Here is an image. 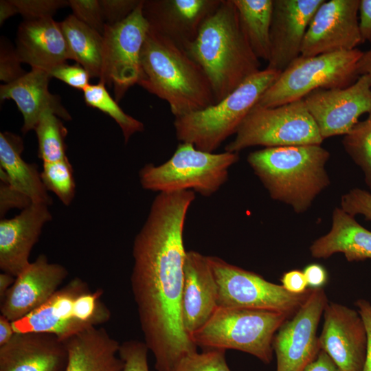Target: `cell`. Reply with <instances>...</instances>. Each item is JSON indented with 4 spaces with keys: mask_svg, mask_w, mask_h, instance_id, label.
I'll return each instance as SVG.
<instances>
[{
    "mask_svg": "<svg viewBox=\"0 0 371 371\" xmlns=\"http://www.w3.org/2000/svg\"><path fill=\"white\" fill-rule=\"evenodd\" d=\"M194 199L191 190L159 192L133 241L131 289L157 371H174L184 356L197 351L181 317L183 234Z\"/></svg>",
    "mask_w": 371,
    "mask_h": 371,
    "instance_id": "6da1fadb",
    "label": "cell"
},
{
    "mask_svg": "<svg viewBox=\"0 0 371 371\" xmlns=\"http://www.w3.org/2000/svg\"><path fill=\"white\" fill-rule=\"evenodd\" d=\"M186 52L205 73L216 103L260 71L233 0L221 1Z\"/></svg>",
    "mask_w": 371,
    "mask_h": 371,
    "instance_id": "7a4b0ae2",
    "label": "cell"
},
{
    "mask_svg": "<svg viewBox=\"0 0 371 371\" xmlns=\"http://www.w3.org/2000/svg\"><path fill=\"white\" fill-rule=\"evenodd\" d=\"M137 85L169 104L175 117L216 103L205 73L183 49L149 28Z\"/></svg>",
    "mask_w": 371,
    "mask_h": 371,
    "instance_id": "3957f363",
    "label": "cell"
},
{
    "mask_svg": "<svg viewBox=\"0 0 371 371\" xmlns=\"http://www.w3.org/2000/svg\"><path fill=\"white\" fill-rule=\"evenodd\" d=\"M329 158L320 145H300L256 150L247 161L272 199L302 213L330 185L325 169Z\"/></svg>",
    "mask_w": 371,
    "mask_h": 371,
    "instance_id": "277c9868",
    "label": "cell"
},
{
    "mask_svg": "<svg viewBox=\"0 0 371 371\" xmlns=\"http://www.w3.org/2000/svg\"><path fill=\"white\" fill-rule=\"evenodd\" d=\"M280 73L267 67L246 79L220 102L175 117L177 139L192 144L198 150L213 153L236 133L244 119Z\"/></svg>",
    "mask_w": 371,
    "mask_h": 371,
    "instance_id": "5b68a950",
    "label": "cell"
},
{
    "mask_svg": "<svg viewBox=\"0 0 371 371\" xmlns=\"http://www.w3.org/2000/svg\"><path fill=\"white\" fill-rule=\"evenodd\" d=\"M291 317L273 311L218 306L190 338L197 347L237 350L269 364L273 357L274 336Z\"/></svg>",
    "mask_w": 371,
    "mask_h": 371,
    "instance_id": "8992f818",
    "label": "cell"
},
{
    "mask_svg": "<svg viewBox=\"0 0 371 371\" xmlns=\"http://www.w3.org/2000/svg\"><path fill=\"white\" fill-rule=\"evenodd\" d=\"M238 159L239 153L205 152L181 142L167 161L146 164L139 170V181L144 189L153 192L192 190L210 196L227 181L229 168Z\"/></svg>",
    "mask_w": 371,
    "mask_h": 371,
    "instance_id": "52a82bcc",
    "label": "cell"
},
{
    "mask_svg": "<svg viewBox=\"0 0 371 371\" xmlns=\"http://www.w3.org/2000/svg\"><path fill=\"white\" fill-rule=\"evenodd\" d=\"M362 53L356 48L313 56L300 55L280 73L257 104L274 107L303 99L318 89L347 87L359 77L357 63Z\"/></svg>",
    "mask_w": 371,
    "mask_h": 371,
    "instance_id": "ba28073f",
    "label": "cell"
},
{
    "mask_svg": "<svg viewBox=\"0 0 371 371\" xmlns=\"http://www.w3.org/2000/svg\"><path fill=\"white\" fill-rule=\"evenodd\" d=\"M323 140L303 99L274 107L256 104L225 151L239 153L255 146L320 145Z\"/></svg>",
    "mask_w": 371,
    "mask_h": 371,
    "instance_id": "9c48e42d",
    "label": "cell"
},
{
    "mask_svg": "<svg viewBox=\"0 0 371 371\" xmlns=\"http://www.w3.org/2000/svg\"><path fill=\"white\" fill-rule=\"evenodd\" d=\"M102 319V310L96 294L79 278L57 290L43 304L23 317L12 322L14 333H40L60 340L91 327Z\"/></svg>",
    "mask_w": 371,
    "mask_h": 371,
    "instance_id": "30bf717a",
    "label": "cell"
},
{
    "mask_svg": "<svg viewBox=\"0 0 371 371\" xmlns=\"http://www.w3.org/2000/svg\"><path fill=\"white\" fill-rule=\"evenodd\" d=\"M218 293V306L268 310L292 316L308 298L312 289L301 294L216 256H207Z\"/></svg>",
    "mask_w": 371,
    "mask_h": 371,
    "instance_id": "8fae6325",
    "label": "cell"
},
{
    "mask_svg": "<svg viewBox=\"0 0 371 371\" xmlns=\"http://www.w3.org/2000/svg\"><path fill=\"white\" fill-rule=\"evenodd\" d=\"M144 0L124 20L106 24L103 32V52L100 82L112 88L119 102L126 91L138 83L140 56L149 30L142 12Z\"/></svg>",
    "mask_w": 371,
    "mask_h": 371,
    "instance_id": "7c38bea8",
    "label": "cell"
},
{
    "mask_svg": "<svg viewBox=\"0 0 371 371\" xmlns=\"http://www.w3.org/2000/svg\"><path fill=\"white\" fill-rule=\"evenodd\" d=\"M328 304L323 288L312 289L308 298L276 332L272 344L276 371H305L321 349L317 330Z\"/></svg>",
    "mask_w": 371,
    "mask_h": 371,
    "instance_id": "4fadbf2b",
    "label": "cell"
},
{
    "mask_svg": "<svg viewBox=\"0 0 371 371\" xmlns=\"http://www.w3.org/2000/svg\"><path fill=\"white\" fill-rule=\"evenodd\" d=\"M323 139L348 134L371 112V82L362 75L345 88L318 89L303 98Z\"/></svg>",
    "mask_w": 371,
    "mask_h": 371,
    "instance_id": "5bb4252c",
    "label": "cell"
},
{
    "mask_svg": "<svg viewBox=\"0 0 371 371\" xmlns=\"http://www.w3.org/2000/svg\"><path fill=\"white\" fill-rule=\"evenodd\" d=\"M359 0L324 1L305 34L301 56L352 50L362 43L358 18Z\"/></svg>",
    "mask_w": 371,
    "mask_h": 371,
    "instance_id": "9a60e30c",
    "label": "cell"
},
{
    "mask_svg": "<svg viewBox=\"0 0 371 371\" xmlns=\"http://www.w3.org/2000/svg\"><path fill=\"white\" fill-rule=\"evenodd\" d=\"M323 314L324 324L318 337L320 349L341 371H363L367 334L358 311L338 303L328 302Z\"/></svg>",
    "mask_w": 371,
    "mask_h": 371,
    "instance_id": "2e32d148",
    "label": "cell"
},
{
    "mask_svg": "<svg viewBox=\"0 0 371 371\" xmlns=\"http://www.w3.org/2000/svg\"><path fill=\"white\" fill-rule=\"evenodd\" d=\"M222 0H144L149 28L185 51Z\"/></svg>",
    "mask_w": 371,
    "mask_h": 371,
    "instance_id": "e0dca14e",
    "label": "cell"
},
{
    "mask_svg": "<svg viewBox=\"0 0 371 371\" xmlns=\"http://www.w3.org/2000/svg\"><path fill=\"white\" fill-rule=\"evenodd\" d=\"M324 0H273L267 68L284 71L301 54L309 23Z\"/></svg>",
    "mask_w": 371,
    "mask_h": 371,
    "instance_id": "ac0fdd59",
    "label": "cell"
},
{
    "mask_svg": "<svg viewBox=\"0 0 371 371\" xmlns=\"http://www.w3.org/2000/svg\"><path fill=\"white\" fill-rule=\"evenodd\" d=\"M68 276L67 269L43 254L22 271L1 301V315L18 320L43 304Z\"/></svg>",
    "mask_w": 371,
    "mask_h": 371,
    "instance_id": "d6986e66",
    "label": "cell"
},
{
    "mask_svg": "<svg viewBox=\"0 0 371 371\" xmlns=\"http://www.w3.org/2000/svg\"><path fill=\"white\" fill-rule=\"evenodd\" d=\"M52 219L49 205L32 203L12 218L0 221V269L16 277L30 263L29 257L44 225Z\"/></svg>",
    "mask_w": 371,
    "mask_h": 371,
    "instance_id": "ffe728a7",
    "label": "cell"
},
{
    "mask_svg": "<svg viewBox=\"0 0 371 371\" xmlns=\"http://www.w3.org/2000/svg\"><path fill=\"white\" fill-rule=\"evenodd\" d=\"M217 308V286L208 257L198 251H186L181 317L190 337L206 324Z\"/></svg>",
    "mask_w": 371,
    "mask_h": 371,
    "instance_id": "44dd1931",
    "label": "cell"
},
{
    "mask_svg": "<svg viewBox=\"0 0 371 371\" xmlns=\"http://www.w3.org/2000/svg\"><path fill=\"white\" fill-rule=\"evenodd\" d=\"M67 352L56 336L40 333H15L0 346V371H63Z\"/></svg>",
    "mask_w": 371,
    "mask_h": 371,
    "instance_id": "7402d4cb",
    "label": "cell"
},
{
    "mask_svg": "<svg viewBox=\"0 0 371 371\" xmlns=\"http://www.w3.org/2000/svg\"><path fill=\"white\" fill-rule=\"evenodd\" d=\"M16 53L21 63L48 73L71 57L60 23L52 17L24 20L17 31Z\"/></svg>",
    "mask_w": 371,
    "mask_h": 371,
    "instance_id": "603a6c76",
    "label": "cell"
},
{
    "mask_svg": "<svg viewBox=\"0 0 371 371\" xmlns=\"http://www.w3.org/2000/svg\"><path fill=\"white\" fill-rule=\"evenodd\" d=\"M49 74L42 69L32 68L30 72L0 87L1 100H13L23 117L22 132L25 134L36 127L40 116L46 109L65 120L71 115L60 103L58 95L48 89Z\"/></svg>",
    "mask_w": 371,
    "mask_h": 371,
    "instance_id": "cb8c5ba5",
    "label": "cell"
},
{
    "mask_svg": "<svg viewBox=\"0 0 371 371\" xmlns=\"http://www.w3.org/2000/svg\"><path fill=\"white\" fill-rule=\"evenodd\" d=\"M67 352L63 371H122L120 344L104 328L91 327L64 340Z\"/></svg>",
    "mask_w": 371,
    "mask_h": 371,
    "instance_id": "d4e9b609",
    "label": "cell"
},
{
    "mask_svg": "<svg viewBox=\"0 0 371 371\" xmlns=\"http://www.w3.org/2000/svg\"><path fill=\"white\" fill-rule=\"evenodd\" d=\"M311 256L327 258L342 253L348 262L371 259V232L341 207L335 208L330 231L310 247Z\"/></svg>",
    "mask_w": 371,
    "mask_h": 371,
    "instance_id": "484cf974",
    "label": "cell"
},
{
    "mask_svg": "<svg viewBox=\"0 0 371 371\" xmlns=\"http://www.w3.org/2000/svg\"><path fill=\"white\" fill-rule=\"evenodd\" d=\"M21 137L10 132L0 133V166L5 173V183L26 195L32 203L50 205L49 196L35 164H29L21 157Z\"/></svg>",
    "mask_w": 371,
    "mask_h": 371,
    "instance_id": "4316f807",
    "label": "cell"
},
{
    "mask_svg": "<svg viewBox=\"0 0 371 371\" xmlns=\"http://www.w3.org/2000/svg\"><path fill=\"white\" fill-rule=\"evenodd\" d=\"M60 25L71 60L80 65L91 78H100L103 52L102 34L73 14L60 22Z\"/></svg>",
    "mask_w": 371,
    "mask_h": 371,
    "instance_id": "83f0119b",
    "label": "cell"
},
{
    "mask_svg": "<svg viewBox=\"0 0 371 371\" xmlns=\"http://www.w3.org/2000/svg\"><path fill=\"white\" fill-rule=\"evenodd\" d=\"M233 2L254 53L258 59L268 62L273 0H233Z\"/></svg>",
    "mask_w": 371,
    "mask_h": 371,
    "instance_id": "f1b7e54d",
    "label": "cell"
},
{
    "mask_svg": "<svg viewBox=\"0 0 371 371\" xmlns=\"http://www.w3.org/2000/svg\"><path fill=\"white\" fill-rule=\"evenodd\" d=\"M38 143V157L43 163L54 162L64 159L66 156L65 138L67 128L52 110H45L34 129Z\"/></svg>",
    "mask_w": 371,
    "mask_h": 371,
    "instance_id": "f546056e",
    "label": "cell"
},
{
    "mask_svg": "<svg viewBox=\"0 0 371 371\" xmlns=\"http://www.w3.org/2000/svg\"><path fill=\"white\" fill-rule=\"evenodd\" d=\"M83 93L85 102L88 106L99 109L115 121L122 131L125 143L133 134L144 131L143 123L126 114L120 107L103 82L99 81L98 84L89 85Z\"/></svg>",
    "mask_w": 371,
    "mask_h": 371,
    "instance_id": "4dcf8cb0",
    "label": "cell"
},
{
    "mask_svg": "<svg viewBox=\"0 0 371 371\" xmlns=\"http://www.w3.org/2000/svg\"><path fill=\"white\" fill-rule=\"evenodd\" d=\"M342 144L346 152L362 170L365 182L371 190V112L344 135Z\"/></svg>",
    "mask_w": 371,
    "mask_h": 371,
    "instance_id": "1f68e13d",
    "label": "cell"
},
{
    "mask_svg": "<svg viewBox=\"0 0 371 371\" xmlns=\"http://www.w3.org/2000/svg\"><path fill=\"white\" fill-rule=\"evenodd\" d=\"M41 177L47 191L52 192L66 206L69 205L76 193L72 166L67 157L43 163Z\"/></svg>",
    "mask_w": 371,
    "mask_h": 371,
    "instance_id": "d6a6232c",
    "label": "cell"
},
{
    "mask_svg": "<svg viewBox=\"0 0 371 371\" xmlns=\"http://www.w3.org/2000/svg\"><path fill=\"white\" fill-rule=\"evenodd\" d=\"M225 350L206 349L184 356L174 371H231L225 359Z\"/></svg>",
    "mask_w": 371,
    "mask_h": 371,
    "instance_id": "836d02e7",
    "label": "cell"
},
{
    "mask_svg": "<svg viewBox=\"0 0 371 371\" xmlns=\"http://www.w3.org/2000/svg\"><path fill=\"white\" fill-rule=\"evenodd\" d=\"M69 5L76 19L103 34L106 22L99 0H69Z\"/></svg>",
    "mask_w": 371,
    "mask_h": 371,
    "instance_id": "e575fe53",
    "label": "cell"
},
{
    "mask_svg": "<svg viewBox=\"0 0 371 371\" xmlns=\"http://www.w3.org/2000/svg\"><path fill=\"white\" fill-rule=\"evenodd\" d=\"M148 351L144 341L131 339L120 344L119 355L123 361L122 371H149Z\"/></svg>",
    "mask_w": 371,
    "mask_h": 371,
    "instance_id": "d590c367",
    "label": "cell"
},
{
    "mask_svg": "<svg viewBox=\"0 0 371 371\" xmlns=\"http://www.w3.org/2000/svg\"><path fill=\"white\" fill-rule=\"evenodd\" d=\"M18 14L25 20H32L52 17L56 12L69 5V1L65 0H12Z\"/></svg>",
    "mask_w": 371,
    "mask_h": 371,
    "instance_id": "8d00e7d4",
    "label": "cell"
},
{
    "mask_svg": "<svg viewBox=\"0 0 371 371\" xmlns=\"http://www.w3.org/2000/svg\"><path fill=\"white\" fill-rule=\"evenodd\" d=\"M16 49L5 41H1L0 47V79L7 83L19 79L27 72L21 66Z\"/></svg>",
    "mask_w": 371,
    "mask_h": 371,
    "instance_id": "74e56055",
    "label": "cell"
},
{
    "mask_svg": "<svg viewBox=\"0 0 371 371\" xmlns=\"http://www.w3.org/2000/svg\"><path fill=\"white\" fill-rule=\"evenodd\" d=\"M341 208L355 216L362 214L371 221V193L360 188H353L341 198Z\"/></svg>",
    "mask_w": 371,
    "mask_h": 371,
    "instance_id": "f35d334b",
    "label": "cell"
},
{
    "mask_svg": "<svg viewBox=\"0 0 371 371\" xmlns=\"http://www.w3.org/2000/svg\"><path fill=\"white\" fill-rule=\"evenodd\" d=\"M50 77L56 78L68 85L84 90L90 84L88 72L79 64L70 65L67 63L58 65L48 71Z\"/></svg>",
    "mask_w": 371,
    "mask_h": 371,
    "instance_id": "ab89813d",
    "label": "cell"
},
{
    "mask_svg": "<svg viewBox=\"0 0 371 371\" xmlns=\"http://www.w3.org/2000/svg\"><path fill=\"white\" fill-rule=\"evenodd\" d=\"M106 24L114 25L126 19L142 0H99Z\"/></svg>",
    "mask_w": 371,
    "mask_h": 371,
    "instance_id": "60d3db41",
    "label": "cell"
},
{
    "mask_svg": "<svg viewBox=\"0 0 371 371\" xmlns=\"http://www.w3.org/2000/svg\"><path fill=\"white\" fill-rule=\"evenodd\" d=\"M32 204L31 200L24 194L14 188L7 183L1 182L0 185V216L3 218L8 211L12 208H27Z\"/></svg>",
    "mask_w": 371,
    "mask_h": 371,
    "instance_id": "b9f144b4",
    "label": "cell"
},
{
    "mask_svg": "<svg viewBox=\"0 0 371 371\" xmlns=\"http://www.w3.org/2000/svg\"><path fill=\"white\" fill-rule=\"evenodd\" d=\"M365 324L367 334V348L366 360L363 371H371V303L364 299H359L355 302Z\"/></svg>",
    "mask_w": 371,
    "mask_h": 371,
    "instance_id": "7bdbcfd3",
    "label": "cell"
},
{
    "mask_svg": "<svg viewBox=\"0 0 371 371\" xmlns=\"http://www.w3.org/2000/svg\"><path fill=\"white\" fill-rule=\"evenodd\" d=\"M282 286L289 293L301 294L308 289L302 271L294 269L283 273L280 278Z\"/></svg>",
    "mask_w": 371,
    "mask_h": 371,
    "instance_id": "ee69618b",
    "label": "cell"
},
{
    "mask_svg": "<svg viewBox=\"0 0 371 371\" xmlns=\"http://www.w3.org/2000/svg\"><path fill=\"white\" fill-rule=\"evenodd\" d=\"M302 271L305 276L308 288H323L328 282V273L326 269L319 264H310L306 266Z\"/></svg>",
    "mask_w": 371,
    "mask_h": 371,
    "instance_id": "f6af8a7d",
    "label": "cell"
},
{
    "mask_svg": "<svg viewBox=\"0 0 371 371\" xmlns=\"http://www.w3.org/2000/svg\"><path fill=\"white\" fill-rule=\"evenodd\" d=\"M359 14L362 42L371 43V0H359Z\"/></svg>",
    "mask_w": 371,
    "mask_h": 371,
    "instance_id": "bcb514c9",
    "label": "cell"
},
{
    "mask_svg": "<svg viewBox=\"0 0 371 371\" xmlns=\"http://www.w3.org/2000/svg\"><path fill=\"white\" fill-rule=\"evenodd\" d=\"M305 371H341L331 358L323 350H320L315 360Z\"/></svg>",
    "mask_w": 371,
    "mask_h": 371,
    "instance_id": "7dc6e473",
    "label": "cell"
},
{
    "mask_svg": "<svg viewBox=\"0 0 371 371\" xmlns=\"http://www.w3.org/2000/svg\"><path fill=\"white\" fill-rule=\"evenodd\" d=\"M14 331L12 322L3 315H0V346L7 344L13 337Z\"/></svg>",
    "mask_w": 371,
    "mask_h": 371,
    "instance_id": "c3c4849f",
    "label": "cell"
},
{
    "mask_svg": "<svg viewBox=\"0 0 371 371\" xmlns=\"http://www.w3.org/2000/svg\"><path fill=\"white\" fill-rule=\"evenodd\" d=\"M357 72L360 76L366 75L371 82V46L366 52H363L357 63Z\"/></svg>",
    "mask_w": 371,
    "mask_h": 371,
    "instance_id": "681fc988",
    "label": "cell"
},
{
    "mask_svg": "<svg viewBox=\"0 0 371 371\" xmlns=\"http://www.w3.org/2000/svg\"><path fill=\"white\" fill-rule=\"evenodd\" d=\"M18 14L17 9L12 0H1L0 1V24L1 25L10 16Z\"/></svg>",
    "mask_w": 371,
    "mask_h": 371,
    "instance_id": "f907efd6",
    "label": "cell"
},
{
    "mask_svg": "<svg viewBox=\"0 0 371 371\" xmlns=\"http://www.w3.org/2000/svg\"><path fill=\"white\" fill-rule=\"evenodd\" d=\"M15 277L3 272L0 274V300L5 297L7 291L14 283Z\"/></svg>",
    "mask_w": 371,
    "mask_h": 371,
    "instance_id": "816d5d0a",
    "label": "cell"
}]
</instances>
